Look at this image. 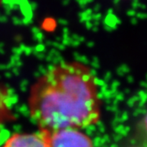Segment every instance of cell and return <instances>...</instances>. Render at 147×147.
<instances>
[{
	"instance_id": "1",
	"label": "cell",
	"mask_w": 147,
	"mask_h": 147,
	"mask_svg": "<svg viewBox=\"0 0 147 147\" xmlns=\"http://www.w3.org/2000/svg\"><path fill=\"white\" fill-rule=\"evenodd\" d=\"M28 103L30 118L41 130L80 129L100 118L94 76L76 61L51 66L32 86Z\"/></svg>"
},
{
	"instance_id": "3",
	"label": "cell",
	"mask_w": 147,
	"mask_h": 147,
	"mask_svg": "<svg viewBox=\"0 0 147 147\" xmlns=\"http://www.w3.org/2000/svg\"><path fill=\"white\" fill-rule=\"evenodd\" d=\"M3 147H51L47 131L39 130L33 133H18L9 137Z\"/></svg>"
},
{
	"instance_id": "2",
	"label": "cell",
	"mask_w": 147,
	"mask_h": 147,
	"mask_svg": "<svg viewBox=\"0 0 147 147\" xmlns=\"http://www.w3.org/2000/svg\"><path fill=\"white\" fill-rule=\"evenodd\" d=\"M47 131L51 147H93L89 137L79 129L63 128Z\"/></svg>"
},
{
	"instance_id": "4",
	"label": "cell",
	"mask_w": 147,
	"mask_h": 147,
	"mask_svg": "<svg viewBox=\"0 0 147 147\" xmlns=\"http://www.w3.org/2000/svg\"><path fill=\"white\" fill-rule=\"evenodd\" d=\"M137 140L140 147H147V113L137 125Z\"/></svg>"
},
{
	"instance_id": "5",
	"label": "cell",
	"mask_w": 147,
	"mask_h": 147,
	"mask_svg": "<svg viewBox=\"0 0 147 147\" xmlns=\"http://www.w3.org/2000/svg\"><path fill=\"white\" fill-rule=\"evenodd\" d=\"M2 2H3V0H0V6L2 4Z\"/></svg>"
}]
</instances>
